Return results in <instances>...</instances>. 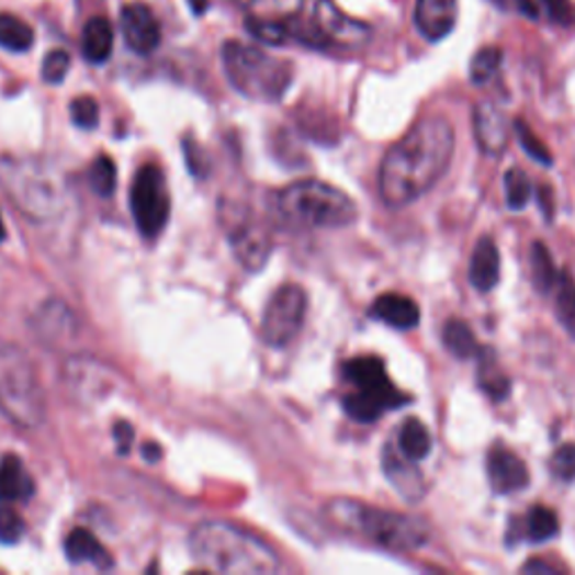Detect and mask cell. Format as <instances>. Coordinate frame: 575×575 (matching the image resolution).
<instances>
[{"mask_svg":"<svg viewBox=\"0 0 575 575\" xmlns=\"http://www.w3.org/2000/svg\"><path fill=\"white\" fill-rule=\"evenodd\" d=\"M0 187L16 210L36 223L57 218L66 207L64 176L32 156H0Z\"/></svg>","mask_w":575,"mask_h":575,"instance_id":"obj_3","label":"cell"},{"mask_svg":"<svg viewBox=\"0 0 575 575\" xmlns=\"http://www.w3.org/2000/svg\"><path fill=\"white\" fill-rule=\"evenodd\" d=\"M144 456H147V461H158L160 459V448L147 443V446H144Z\"/></svg>","mask_w":575,"mask_h":575,"instance_id":"obj_43","label":"cell"},{"mask_svg":"<svg viewBox=\"0 0 575 575\" xmlns=\"http://www.w3.org/2000/svg\"><path fill=\"white\" fill-rule=\"evenodd\" d=\"M411 398L407 394H403L401 390L390 387V390H382V392H360L356 390L353 394H349L345 398V411L358 420V422H373L377 420L382 414L390 411V409H401L405 405H409Z\"/></svg>","mask_w":575,"mask_h":575,"instance_id":"obj_15","label":"cell"},{"mask_svg":"<svg viewBox=\"0 0 575 575\" xmlns=\"http://www.w3.org/2000/svg\"><path fill=\"white\" fill-rule=\"evenodd\" d=\"M414 463L416 461L407 459L394 446H387L385 452H382V467H385L387 478L392 482V486L398 491V495L405 497L407 501H418L427 493L425 476L420 474V470Z\"/></svg>","mask_w":575,"mask_h":575,"instance_id":"obj_16","label":"cell"},{"mask_svg":"<svg viewBox=\"0 0 575 575\" xmlns=\"http://www.w3.org/2000/svg\"><path fill=\"white\" fill-rule=\"evenodd\" d=\"M0 414L21 429H38L47 405L38 371L14 342L0 340Z\"/></svg>","mask_w":575,"mask_h":575,"instance_id":"obj_7","label":"cell"},{"mask_svg":"<svg viewBox=\"0 0 575 575\" xmlns=\"http://www.w3.org/2000/svg\"><path fill=\"white\" fill-rule=\"evenodd\" d=\"M398 450L411 461L427 459L431 452V437L427 425L418 418H407L398 429Z\"/></svg>","mask_w":575,"mask_h":575,"instance_id":"obj_25","label":"cell"},{"mask_svg":"<svg viewBox=\"0 0 575 575\" xmlns=\"http://www.w3.org/2000/svg\"><path fill=\"white\" fill-rule=\"evenodd\" d=\"M313 21L330 45L362 47L371 38V27L364 21L345 14L332 0H317Z\"/></svg>","mask_w":575,"mask_h":575,"instance_id":"obj_11","label":"cell"},{"mask_svg":"<svg viewBox=\"0 0 575 575\" xmlns=\"http://www.w3.org/2000/svg\"><path fill=\"white\" fill-rule=\"evenodd\" d=\"M304 0H270V5L283 14V16H295L302 10Z\"/></svg>","mask_w":575,"mask_h":575,"instance_id":"obj_41","label":"cell"},{"mask_svg":"<svg viewBox=\"0 0 575 575\" xmlns=\"http://www.w3.org/2000/svg\"><path fill=\"white\" fill-rule=\"evenodd\" d=\"M515 133L519 137V144H521V149L529 154L533 160L551 167L553 165V156L551 151L546 149V144L531 131V126L526 124L523 120H515Z\"/></svg>","mask_w":575,"mask_h":575,"instance_id":"obj_34","label":"cell"},{"mask_svg":"<svg viewBox=\"0 0 575 575\" xmlns=\"http://www.w3.org/2000/svg\"><path fill=\"white\" fill-rule=\"evenodd\" d=\"M371 317L380 319L382 324H387L398 330H409L416 328L420 322V308L414 300L398 295V293H387L380 295L373 306H371Z\"/></svg>","mask_w":575,"mask_h":575,"instance_id":"obj_20","label":"cell"},{"mask_svg":"<svg viewBox=\"0 0 575 575\" xmlns=\"http://www.w3.org/2000/svg\"><path fill=\"white\" fill-rule=\"evenodd\" d=\"M131 212L144 238H156L171 212L167 178L158 165H144L137 169L131 184Z\"/></svg>","mask_w":575,"mask_h":575,"instance_id":"obj_8","label":"cell"},{"mask_svg":"<svg viewBox=\"0 0 575 575\" xmlns=\"http://www.w3.org/2000/svg\"><path fill=\"white\" fill-rule=\"evenodd\" d=\"M523 531L531 542H549L560 531L557 515L546 506H533L523 519Z\"/></svg>","mask_w":575,"mask_h":575,"instance_id":"obj_28","label":"cell"},{"mask_svg":"<svg viewBox=\"0 0 575 575\" xmlns=\"http://www.w3.org/2000/svg\"><path fill=\"white\" fill-rule=\"evenodd\" d=\"M551 470L562 482H573L575 478V443H564L551 456Z\"/></svg>","mask_w":575,"mask_h":575,"instance_id":"obj_38","label":"cell"},{"mask_svg":"<svg viewBox=\"0 0 575 575\" xmlns=\"http://www.w3.org/2000/svg\"><path fill=\"white\" fill-rule=\"evenodd\" d=\"M347 382L360 392H382L394 387L387 375V367L375 356H360L342 367Z\"/></svg>","mask_w":575,"mask_h":575,"instance_id":"obj_22","label":"cell"},{"mask_svg":"<svg viewBox=\"0 0 575 575\" xmlns=\"http://www.w3.org/2000/svg\"><path fill=\"white\" fill-rule=\"evenodd\" d=\"M64 549H66V555L72 564H92L98 568H111L113 566L111 553L88 529H75L66 538Z\"/></svg>","mask_w":575,"mask_h":575,"instance_id":"obj_23","label":"cell"},{"mask_svg":"<svg viewBox=\"0 0 575 575\" xmlns=\"http://www.w3.org/2000/svg\"><path fill=\"white\" fill-rule=\"evenodd\" d=\"M236 3H238V5H244V8H248V5L257 3V0H236Z\"/></svg>","mask_w":575,"mask_h":575,"instance_id":"obj_45","label":"cell"},{"mask_svg":"<svg viewBox=\"0 0 575 575\" xmlns=\"http://www.w3.org/2000/svg\"><path fill=\"white\" fill-rule=\"evenodd\" d=\"M90 187L98 196L102 199H109L113 196L115 191V182H117V169H115V162L109 158V156H100L98 160L92 162L90 167Z\"/></svg>","mask_w":575,"mask_h":575,"instance_id":"obj_33","label":"cell"},{"mask_svg":"<svg viewBox=\"0 0 575 575\" xmlns=\"http://www.w3.org/2000/svg\"><path fill=\"white\" fill-rule=\"evenodd\" d=\"M443 345L459 360H470L482 351V347L476 342L474 330L463 319H450L443 326Z\"/></svg>","mask_w":575,"mask_h":575,"instance_id":"obj_27","label":"cell"},{"mask_svg":"<svg viewBox=\"0 0 575 575\" xmlns=\"http://www.w3.org/2000/svg\"><path fill=\"white\" fill-rule=\"evenodd\" d=\"M34 45V30L23 19L0 12V47L8 53H27Z\"/></svg>","mask_w":575,"mask_h":575,"instance_id":"obj_26","label":"cell"},{"mask_svg":"<svg viewBox=\"0 0 575 575\" xmlns=\"http://www.w3.org/2000/svg\"><path fill=\"white\" fill-rule=\"evenodd\" d=\"M8 238V229H5V223H3V216H0V244H3Z\"/></svg>","mask_w":575,"mask_h":575,"instance_id":"obj_44","label":"cell"},{"mask_svg":"<svg viewBox=\"0 0 575 575\" xmlns=\"http://www.w3.org/2000/svg\"><path fill=\"white\" fill-rule=\"evenodd\" d=\"M472 288H476L478 293H488L499 283L501 279V257L499 248L491 236L478 238V244L472 252L470 259V270H467Z\"/></svg>","mask_w":575,"mask_h":575,"instance_id":"obj_18","label":"cell"},{"mask_svg":"<svg viewBox=\"0 0 575 575\" xmlns=\"http://www.w3.org/2000/svg\"><path fill=\"white\" fill-rule=\"evenodd\" d=\"M495 3H499V5H506V3H508V0H495Z\"/></svg>","mask_w":575,"mask_h":575,"instance_id":"obj_46","label":"cell"},{"mask_svg":"<svg viewBox=\"0 0 575 575\" xmlns=\"http://www.w3.org/2000/svg\"><path fill=\"white\" fill-rule=\"evenodd\" d=\"M34 478L16 454L0 461V504H23L34 497Z\"/></svg>","mask_w":575,"mask_h":575,"instance_id":"obj_19","label":"cell"},{"mask_svg":"<svg viewBox=\"0 0 575 575\" xmlns=\"http://www.w3.org/2000/svg\"><path fill=\"white\" fill-rule=\"evenodd\" d=\"M504 191H506V203L510 210L519 212L526 205H529L533 196V187L529 176H526L521 169H508L504 176Z\"/></svg>","mask_w":575,"mask_h":575,"instance_id":"obj_32","label":"cell"},{"mask_svg":"<svg viewBox=\"0 0 575 575\" xmlns=\"http://www.w3.org/2000/svg\"><path fill=\"white\" fill-rule=\"evenodd\" d=\"M70 117L75 122V126L79 128H94L100 124V104L94 102L92 98H77L72 104H70Z\"/></svg>","mask_w":575,"mask_h":575,"instance_id":"obj_37","label":"cell"},{"mask_svg":"<svg viewBox=\"0 0 575 575\" xmlns=\"http://www.w3.org/2000/svg\"><path fill=\"white\" fill-rule=\"evenodd\" d=\"M194 560L214 573L268 575L277 573L281 562L274 549L259 535L229 521H203L189 535Z\"/></svg>","mask_w":575,"mask_h":575,"instance_id":"obj_2","label":"cell"},{"mask_svg":"<svg viewBox=\"0 0 575 575\" xmlns=\"http://www.w3.org/2000/svg\"><path fill=\"white\" fill-rule=\"evenodd\" d=\"M488 482L497 495H512L523 491L531 482V474L526 463L506 448H495L486 461Z\"/></svg>","mask_w":575,"mask_h":575,"instance_id":"obj_14","label":"cell"},{"mask_svg":"<svg viewBox=\"0 0 575 575\" xmlns=\"http://www.w3.org/2000/svg\"><path fill=\"white\" fill-rule=\"evenodd\" d=\"M474 137L478 149L486 156H501L508 147V120L499 106L493 102H478L474 106Z\"/></svg>","mask_w":575,"mask_h":575,"instance_id":"obj_13","label":"cell"},{"mask_svg":"<svg viewBox=\"0 0 575 575\" xmlns=\"http://www.w3.org/2000/svg\"><path fill=\"white\" fill-rule=\"evenodd\" d=\"M504 64V53L499 50V47H482L474 57H472V64H470V79L482 86V83H488L501 68Z\"/></svg>","mask_w":575,"mask_h":575,"instance_id":"obj_31","label":"cell"},{"mask_svg":"<svg viewBox=\"0 0 575 575\" xmlns=\"http://www.w3.org/2000/svg\"><path fill=\"white\" fill-rule=\"evenodd\" d=\"M124 43L135 55H154L162 41V27L154 10L144 3H126L120 14Z\"/></svg>","mask_w":575,"mask_h":575,"instance_id":"obj_10","label":"cell"},{"mask_svg":"<svg viewBox=\"0 0 575 575\" xmlns=\"http://www.w3.org/2000/svg\"><path fill=\"white\" fill-rule=\"evenodd\" d=\"M454 156V126L429 115L418 120L387 151L380 165L377 189L387 207H407L435 187Z\"/></svg>","mask_w":575,"mask_h":575,"instance_id":"obj_1","label":"cell"},{"mask_svg":"<svg viewBox=\"0 0 575 575\" xmlns=\"http://www.w3.org/2000/svg\"><path fill=\"white\" fill-rule=\"evenodd\" d=\"M279 216L304 229H340L358 218V207L342 189L322 180H297L274 199Z\"/></svg>","mask_w":575,"mask_h":575,"instance_id":"obj_6","label":"cell"},{"mask_svg":"<svg viewBox=\"0 0 575 575\" xmlns=\"http://www.w3.org/2000/svg\"><path fill=\"white\" fill-rule=\"evenodd\" d=\"M70 70V55L66 50H53L47 53L41 66V77L45 83H61Z\"/></svg>","mask_w":575,"mask_h":575,"instance_id":"obj_35","label":"cell"},{"mask_svg":"<svg viewBox=\"0 0 575 575\" xmlns=\"http://www.w3.org/2000/svg\"><path fill=\"white\" fill-rule=\"evenodd\" d=\"M223 72L229 86L252 102L274 104L293 83V66L268 55L261 47L241 41H227L221 47Z\"/></svg>","mask_w":575,"mask_h":575,"instance_id":"obj_5","label":"cell"},{"mask_svg":"<svg viewBox=\"0 0 575 575\" xmlns=\"http://www.w3.org/2000/svg\"><path fill=\"white\" fill-rule=\"evenodd\" d=\"M521 571H523V573H549V575L557 573V568H555L553 564H546V562H542V560L526 562V564L521 566Z\"/></svg>","mask_w":575,"mask_h":575,"instance_id":"obj_42","label":"cell"},{"mask_svg":"<svg viewBox=\"0 0 575 575\" xmlns=\"http://www.w3.org/2000/svg\"><path fill=\"white\" fill-rule=\"evenodd\" d=\"M115 443L120 454H128L131 446H133V427L126 420H120L115 425Z\"/></svg>","mask_w":575,"mask_h":575,"instance_id":"obj_40","label":"cell"},{"mask_svg":"<svg viewBox=\"0 0 575 575\" xmlns=\"http://www.w3.org/2000/svg\"><path fill=\"white\" fill-rule=\"evenodd\" d=\"M229 241H232L236 257L241 259L246 268H252V270L261 268L270 255L268 232L252 221H244V218L236 221L229 234Z\"/></svg>","mask_w":575,"mask_h":575,"instance_id":"obj_17","label":"cell"},{"mask_svg":"<svg viewBox=\"0 0 575 575\" xmlns=\"http://www.w3.org/2000/svg\"><path fill=\"white\" fill-rule=\"evenodd\" d=\"M25 533L23 517L12 506H0V544H16Z\"/></svg>","mask_w":575,"mask_h":575,"instance_id":"obj_36","label":"cell"},{"mask_svg":"<svg viewBox=\"0 0 575 575\" xmlns=\"http://www.w3.org/2000/svg\"><path fill=\"white\" fill-rule=\"evenodd\" d=\"M115 30L106 16H92L81 32V53L83 59L92 66L106 64L113 55Z\"/></svg>","mask_w":575,"mask_h":575,"instance_id":"obj_21","label":"cell"},{"mask_svg":"<svg viewBox=\"0 0 575 575\" xmlns=\"http://www.w3.org/2000/svg\"><path fill=\"white\" fill-rule=\"evenodd\" d=\"M478 385L493 401H506L510 394V380L499 369L493 349L478 351Z\"/></svg>","mask_w":575,"mask_h":575,"instance_id":"obj_24","label":"cell"},{"mask_svg":"<svg viewBox=\"0 0 575 575\" xmlns=\"http://www.w3.org/2000/svg\"><path fill=\"white\" fill-rule=\"evenodd\" d=\"M248 32L266 43V45H283L288 38H293L291 34V23L279 21V19H261V16H248L246 21Z\"/></svg>","mask_w":575,"mask_h":575,"instance_id":"obj_30","label":"cell"},{"mask_svg":"<svg viewBox=\"0 0 575 575\" xmlns=\"http://www.w3.org/2000/svg\"><path fill=\"white\" fill-rule=\"evenodd\" d=\"M531 274H533V283L540 293H551L553 288L560 283V274L555 270L551 252L540 241H535L531 250Z\"/></svg>","mask_w":575,"mask_h":575,"instance_id":"obj_29","label":"cell"},{"mask_svg":"<svg viewBox=\"0 0 575 575\" xmlns=\"http://www.w3.org/2000/svg\"><path fill=\"white\" fill-rule=\"evenodd\" d=\"M456 19L459 0H416L414 5V25L429 43H439L450 36Z\"/></svg>","mask_w":575,"mask_h":575,"instance_id":"obj_12","label":"cell"},{"mask_svg":"<svg viewBox=\"0 0 575 575\" xmlns=\"http://www.w3.org/2000/svg\"><path fill=\"white\" fill-rule=\"evenodd\" d=\"M326 512L330 521L342 526L345 531L358 533L390 551H416L429 540V529L422 519L394 510L371 508L362 501L335 499L326 506Z\"/></svg>","mask_w":575,"mask_h":575,"instance_id":"obj_4","label":"cell"},{"mask_svg":"<svg viewBox=\"0 0 575 575\" xmlns=\"http://www.w3.org/2000/svg\"><path fill=\"white\" fill-rule=\"evenodd\" d=\"M538 8H542L553 23L573 25L575 23V8L568 0H538Z\"/></svg>","mask_w":575,"mask_h":575,"instance_id":"obj_39","label":"cell"},{"mask_svg":"<svg viewBox=\"0 0 575 575\" xmlns=\"http://www.w3.org/2000/svg\"><path fill=\"white\" fill-rule=\"evenodd\" d=\"M306 311H308V297L304 293V288L295 283L281 285L270 297L261 317L263 340L274 349L291 345L304 326Z\"/></svg>","mask_w":575,"mask_h":575,"instance_id":"obj_9","label":"cell"}]
</instances>
